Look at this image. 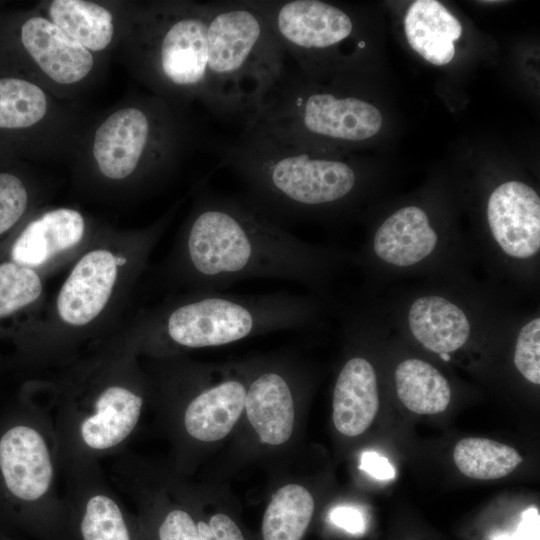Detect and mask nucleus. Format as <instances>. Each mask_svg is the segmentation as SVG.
<instances>
[{
	"instance_id": "obj_1",
	"label": "nucleus",
	"mask_w": 540,
	"mask_h": 540,
	"mask_svg": "<svg viewBox=\"0 0 540 540\" xmlns=\"http://www.w3.org/2000/svg\"><path fill=\"white\" fill-rule=\"evenodd\" d=\"M321 255L252 208L241 195H202L186 226L177 272L197 291L254 278L313 284Z\"/></svg>"
},
{
	"instance_id": "obj_2",
	"label": "nucleus",
	"mask_w": 540,
	"mask_h": 540,
	"mask_svg": "<svg viewBox=\"0 0 540 540\" xmlns=\"http://www.w3.org/2000/svg\"><path fill=\"white\" fill-rule=\"evenodd\" d=\"M149 385L155 424L169 443L167 465L193 477L235 433L246 396L244 360L203 363L159 357Z\"/></svg>"
},
{
	"instance_id": "obj_3",
	"label": "nucleus",
	"mask_w": 540,
	"mask_h": 540,
	"mask_svg": "<svg viewBox=\"0 0 540 540\" xmlns=\"http://www.w3.org/2000/svg\"><path fill=\"white\" fill-rule=\"evenodd\" d=\"M220 166L244 187L242 198L258 213L285 228L322 207L345 200L357 175L345 161L283 142L245 126L222 151Z\"/></svg>"
},
{
	"instance_id": "obj_4",
	"label": "nucleus",
	"mask_w": 540,
	"mask_h": 540,
	"mask_svg": "<svg viewBox=\"0 0 540 540\" xmlns=\"http://www.w3.org/2000/svg\"><path fill=\"white\" fill-rule=\"evenodd\" d=\"M246 396L238 427L203 478L227 482L249 468L268 473L290 465L302 434L309 389L305 366L295 353L244 358Z\"/></svg>"
},
{
	"instance_id": "obj_5",
	"label": "nucleus",
	"mask_w": 540,
	"mask_h": 540,
	"mask_svg": "<svg viewBox=\"0 0 540 540\" xmlns=\"http://www.w3.org/2000/svg\"><path fill=\"white\" fill-rule=\"evenodd\" d=\"M312 302L279 291L232 294L197 291L161 316L144 349L155 358L215 348L256 336L304 327L313 316Z\"/></svg>"
},
{
	"instance_id": "obj_6",
	"label": "nucleus",
	"mask_w": 540,
	"mask_h": 540,
	"mask_svg": "<svg viewBox=\"0 0 540 540\" xmlns=\"http://www.w3.org/2000/svg\"><path fill=\"white\" fill-rule=\"evenodd\" d=\"M208 108L244 121L286 69L264 17L245 0L207 3Z\"/></svg>"
},
{
	"instance_id": "obj_7",
	"label": "nucleus",
	"mask_w": 540,
	"mask_h": 540,
	"mask_svg": "<svg viewBox=\"0 0 540 540\" xmlns=\"http://www.w3.org/2000/svg\"><path fill=\"white\" fill-rule=\"evenodd\" d=\"M96 381L68 388L50 406L61 471L125 450L149 406V385L141 379Z\"/></svg>"
},
{
	"instance_id": "obj_8",
	"label": "nucleus",
	"mask_w": 540,
	"mask_h": 540,
	"mask_svg": "<svg viewBox=\"0 0 540 540\" xmlns=\"http://www.w3.org/2000/svg\"><path fill=\"white\" fill-rule=\"evenodd\" d=\"M50 406L30 405L0 432V484L13 501L54 511L64 506Z\"/></svg>"
},
{
	"instance_id": "obj_9",
	"label": "nucleus",
	"mask_w": 540,
	"mask_h": 540,
	"mask_svg": "<svg viewBox=\"0 0 540 540\" xmlns=\"http://www.w3.org/2000/svg\"><path fill=\"white\" fill-rule=\"evenodd\" d=\"M207 20V4H173L157 10L147 25V61L162 89L200 99L208 108Z\"/></svg>"
},
{
	"instance_id": "obj_10",
	"label": "nucleus",
	"mask_w": 540,
	"mask_h": 540,
	"mask_svg": "<svg viewBox=\"0 0 540 540\" xmlns=\"http://www.w3.org/2000/svg\"><path fill=\"white\" fill-rule=\"evenodd\" d=\"M162 108H122L102 122L92 146L102 175L121 180L132 175L143 161L159 166L169 159L177 145L178 131Z\"/></svg>"
},
{
	"instance_id": "obj_11",
	"label": "nucleus",
	"mask_w": 540,
	"mask_h": 540,
	"mask_svg": "<svg viewBox=\"0 0 540 540\" xmlns=\"http://www.w3.org/2000/svg\"><path fill=\"white\" fill-rule=\"evenodd\" d=\"M246 1V0H245ZM259 12L286 56L307 73L317 56L348 39L354 30L341 8L320 0H247Z\"/></svg>"
},
{
	"instance_id": "obj_12",
	"label": "nucleus",
	"mask_w": 540,
	"mask_h": 540,
	"mask_svg": "<svg viewBox=\"0 0 540 540\" xmlns=\"http://www.w3.org/2000/svg\"><path fill=\"white\" fill-rule=\"evenodd\" d=\"M487 218L492 235L509 256L526 259L540 249V198L520 181L499 185L490 195Z\"/></svg>"
},
{
	"instance_id": "obj_13",
	"label": "nucleus",
	"mask_w": 540,
	"mask_h": 540,
	"mask_svg": "<svg viewBox=\"0 0 540 540\" xmlns=\"http://www.w3.org/2000/svg\"><path fill=\"white\" fill-rule=\"evenodd\" d=\"M292 464L269 472L259 540H305L308 535L318 507L317 495Z\"/></svg>"
},
{
	"instance_id": "obj_14",
	"label": "nucleus",
	"mask_w": 540,
	"mask_h": 540,
	"mask_svg": "<svg viewBox=\"0 0 540 540\" xmlns=\"http://www.w3.org/2000/svg\"><path fill=\"white\" fill-rule=\"evenodd\" d=\"M122 259L106 249L82 256L63 283L57 297V311L65 323L83 326L106 306L115 285Z\"/></svg>"
},
{
	"instance_id": "obj_15",
	"label": "nucleus",
	"mask_w": 540,
	"mask_h": 540,
	"mask_svg": "<svg viewBox=\"0 0 540 540\" xmlns=\"http://www.w3.org/2000/svg\"><path fill=\"white\" fill-rule=\"evenodd\" d=\"M21 42L39 68L56 83H78L93 68L91 52L47 18L27 19L21 27Z\"/></svg>"
},
{
	"instance_id": "obj_16",
	"label": "nucleus",
	"mask_w": 540,
	"mask_h": 540,
	"mask_svg": "<svg viewBox=\"0 0 540 540\" xmlns=\"http://www.w3.org/2000/svg\"><path fill=\"white\" fill-rule=\"evenodd\" d=\"M379 409L377 377L362 356H351L341 367L332 396V421L345 438H356L373 423Z\"/></svg>"
},
{
	"instance_id": "obj_17",
	"label": "nucleus",
	"mask_w": 540,
	"mask_h": 540,
	"mask_svg": "<svg viewBox=\"0 0 540 540\" xmlns=\"http://www.w3.org/2000/svg\"><path fill=\"white\" fill-rule=\"evenodd\" d=\"M175 476L178 489L195 516L200 540H252L227 482L196 480L177 473Z\"/></svg>"
},
{
	"instance_id": "obj_18",
	"label": "nucleus",
	"mask_w": 540,
	"mask_h": 540,
	"mask_svg": "<svg viewBox=\"0 0 540 540\" xmlns=\"http://www.w3.org/2000/svg\"><path fill=\"white\" fill-rule=\"evenodd\" d=\"M85 221L82 214L70 208L48 211L30 222L11 250L18 264L37 267L55 255L76 246L83 238Z\"/></svg>"
},
{
	"instance_id": "obj_19",
	"label": "nucleus",
	"mask_w": 540,
	"mask_h": 540,
	"mask_svg": "<svg viewBox=\"0 0 540 540\" xmlns=\"http://www.w3.org/2000/svg\"><path fill=\"white\" fill-rule=\"evenodd\" d=\"M437 240L426 213L419 207L406 206L389 216L377 229L373 248L381 260L406 267L431 254Z\"/></svg>"
},
{
	"instance_id": "obj_20",
	"label": "nucleus",
	"mask_w": 540,
	"mask_h": 540,
	"mask_svg": "<svg viewBox=\"0 0 540 540\" xmlns=\"http://www.w3.org/2000/svg\"><path fill=\"white\" fill-rule=\"evenodd\" d=\"M404 29L412 49L438 66L453 59L454 42L462 34L460 22L436 0H417L411 4L405 16Z\"/></svg>"
},
{
	"instance_id": "obj_21",
	"label": "nucleus",
	"mask_w": 540,
	"mask_h": 540,
	"mask_svg": "<svg viewBox=\"0 0 540 540\" xmlns=\"http://www.w3.org/2000/svg\"><path fill=\"white\" fill-rule=\"evenodd\" d=\"M413 336L435 353H449L462 347L470 335V323L464 312L440 296L416 299L408 313Z\"/></svg>"
},
{
	"instance_id": "obj_22",
	"label": "nucleus",
	"mask_w": 540,
	"mask_h": 540,
	"mask_svg": "<svg viewBox=\"0 0 540 540\" xmlns=\"http://www.w3.org/2000/svg\"><path fill=\"white\" fill-rule=\"evenodd\" d=\"M49 20L90 52L105 50L114 37V19L100 4L83 0H54Z\"/></svg>"
},
{
	"instance_id": "obj_23",
	"label": "nucleus",
	"mask_w": 540,
	"mask_h": 540,
	"mask_svg": "<svg viewBox=\"0 0 540 540\" xmlns=\"http://www.w3.org/2000/svg\"><path fill=\"white\" fill-rule=\"evenodd\" d=\"M395 384L400 401L416 414H438L450 403L451 391L445 377L420 359L401 362L395 370Z\"/></svg>"
},
{
	"instance_id": "obj_24",
	"label": "nucleus",
	"mask_w": 540,
	"mask_h": 540,
	"mask_svg": "<svg viewBox=\"0 0 540 540\" xmlns=\"http://www.w3.org/2000/svg\"><path fill=\"white\" fill-rule=\"evenodd\" d=\"M457 468L467 477L492 480L512 473L522 462L518 451L508 445L487 438H464L453 452Z\"/></svg>"
},
{
	"instance_id": "obj_25",
	"label": "nucleus",
	"mask_w": 540,
	"mask_h": 540,
	"mask_svg": "<svg viewBox=\"0 0 540 540\" xmlns=\"http://www.w3.org/2000/svg\"><path fill=\"white\" fill-rule=\"evenodd\" d=\"M47 112V98L36 84L0 78V128H27L40 122Z\"/></svg>"
},
{
	"instance_id": "obj_26",
	"label": "nucleus",
	"mask_w": 540,
	"mask_h": 540,
	"mask_svg": "<svg viewBox=\"0 0 540 540\" xmlns=\"http://www.w3.org/2000/svg\"><path fill=\"white\" fill-rule=\"evenodd\" d=\"M42 293V281L31 267L14 261L0 263V317L35 302Z\"/></svg>"
},
{
	"instance_id": "obj_27",
	"label": "nucleus",
	"mask_w": 540,
	"mask_h": 540,
	"mask_svg": "<svg viewBox=\"0 0 540 540\" xmlns=\"http://www.w3.org/2000/svg\"><path fill=\"white\" fill-rule=\"evenodd\" d=\"M514 364L526 380L533 384L540 383V318L531 320L521 328Z\"/></svg>"
},
{
	"instance_id": "obj_28",
	"label": "nucleus",
	"mask_w": 540,
	"mask_h": 540,
	"mask_svg": "<svg viewBox=\"0 0 540 540\" xmlns=\"http://www.w3.org/2000/svg\"><path fill=\"white\" fill-rule=\"evenodd\" d=\"M28 193L13 174L0 172V235L12 228L24 214Z\"/></svg>"
},
{
	"instance_id": "obj_29",
	"label": "nucleus",
	"mask_w": 540,
	"mask_h": 540,
	"mask_svg": "<svg viewBox=\"0 0 540 540\" xmlns=\"http://www.w3.org/2000/svg\"><path fill=\"white\" fill-rule=\"evenodd\" d=\"M329 521L350 534L363 533L366 528L363 513L354 506H335L329 512Z\"/></svg>"
},
{
	"instance_id": "obj_30",
	"label": "nucleus",
	"mask_w": 540,
	"mask_h": 540,
	"mask_svg": "<svg viewBox=\"0 0 540 540\" xmlns=\"http://www.w3.org/2000/svg\"><path fill=\"white\" fill-rule=\"evenodd\" d=\"M539 512L536 508L526 509L515 533L496 534L492 540H539Z\"/></svg>"
},
{
	"instance_id": "obj_31",
	"label": "nucleus",
	"mask_w": 540,
	"mask_h": 540,
	"mask_svg": "<svg viewBox=\"0 0 540 540\" xmlns=\"http://www.w3.org/2000/svg\"><path fill=\"white\" fill-rule=\"evenodd\" d=\"M359 469L381 481L393 479L395 476V470L389 460L374 451L362 453Z\"/></svg>"
},
{
	"instance_id": "obj_32",
	"label": "nucleus",
	"mask_w": 540,
	"mask_h": 540,
	"mask_svg": "<svg viewBox=\"0 0 540 540\" xmlns=\"http://www.w3.org/2000/svg\"><path fill=\"white\" fill-rule=\"evenodd\" d=\"M440 357L444 360V361H449L450 360V356L448 353H441L440 354Z\"/></svg>"
}]
</instances>
